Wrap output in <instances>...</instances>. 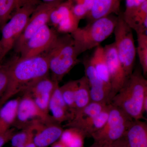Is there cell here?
I'll return each instance as SVG.
<instances>
[{"label": "cell", "mask_w": 147, "mask_h": 147, "mask_svg": "<svg viewBox=\"0 0 147 147\" xmlns=\"http://www.w3.org/2000/svg\"><path fill=\"white\" fill-rule=\"evenodd\" d=\"M8 63V84L0 99V108L32 82L48 75L50 71L48 59L44 53L32 57H20Z\"/></svg>", "instance_id": "cell-1"}, {"label": "cell", "mask_w": 147, "mask_h": 147, "mask_svg": "<svg viewBox=\"0 0 147 147\" xmlns=\"http://www.w3.org/2000/svg\"><path fill=\"white\" fill-rule=\"evenodd\" d=\"M147 94V80L140 70H135L127 77L110 104L119 108L133 120H146L143 102Z\"/></svg>", "instance_id": "cell-2"}, {"label": "cell", "mask_w": 147, "mask_h": 147, "mask_svg": "<svg viewBox=\"0 0 147 147\" xmlns=\"http://www.w3.org/2000/svg\"><path fill=\"white\" fill-rule=\"evenodd\" d=\"M58 37L57 41L45 52L52 78L59 83L79 62V55L70 34Z\"/></svg>", "instance_id": "cell-3"}, {"label": "cell", "mask_w": 147, "mask_h": 147, "mask_svg": "<svg viewBox=\"0 0 147 147\" xmlns=\"http://www.w3.org/2000/svg\"><path fill=\"white\" fill-rule=\"evenodd\" d=\"M117 16L113 14L89 22L78 28L70 35L78 54L96 48L114 32Z\"/></svg>", "instance_id": "cell-4"}, {"label": "cell", "mask_w": 147, "mask_h": 147, "mask_svg": "<svg viewBox=\"0 0 147 147\" xmlns=\"http://www.w3.org/2000/svg\"><path fill=\"white\" fill-rule=\"evenodd\" d=\"M42 2L40 0H20L18 7L1 29L0 60L1 61L7 54L14 47L30 16L37 6Z\"/></svg>", "instance_id": "cell-5"}, {"label": "cell", "mask_w": 147, "mask_h": 147, "mask_svg": "<svg viewBox=\"0 0 147 147\" xmlns=\"http://www.w3.org/2000/svg\"><path fill=\"white\" fill-rule=\"evenodd\" d=\"M132 30L124 20L122 13H120L113 32L115 36L114 43L127 77L133 72L137 55Z\"/></svg>", "instance_id": "cell-6"}, {"label": "cell", "mask_w": 147, "mask_h": 147, "mask_svg": "<svg viewBox=\"0 0 147 147\" xmlns=\"http://www.w3.org/2000/svg\"><path fill=\"white\" fill-rule=\"evenodd\" d=\"M110 104L108 121L101 129L93 134L94 142L110 145L121 139L129 124L133 120L119 108Z\"/></svg>", "instance_id": "cell-7"}, {"label": "cell", "mask_w": 147, "mask_h": 147, "mask_svg": "<svg viewBox=\"0 0 147 147\" xmlns=\"http://www.w3.org/2000/svg\"><path fill=\"white\" fill-rule=\"evenodd\" d=\"M37 122L47 123L57 122L52 116L41 110L30 96L24 94L20 98L16 119L13 124L25 129Z\"/></svg>", "instance_id": "cell-8"}, {"label": "cell", "mask_w": 147, "mask_h": 147, "mask_svg": "<svg viewBox=\"0 0 147 147\" xmlns=\"http://www.w3.org/2000/svg\"><path fill=\"white\" fill-rule=\"evenodd\" d=\"M58 33L48 24L42 27L26 42L18 53L21 58L36 57L43 54L52 47L57 39Z\"/></svg>", "instance_id": "cell-9"}, {"label": "cell", "mask_w": 147, "mask_h": 147, "mask_svg": "<svg viewBox=\"0 0 147 147\" xmlns=\"http://www.w3.org/2000/svg\"><path fill=\"white\" fill-rule=\"evenodd\" d=\"M61 2H42L37 6L30 16L25 29L14 45L13 48L16 52L18 53L22 46L32 36L42 27L48 24L50 13L55 7Z\"/></svg>", "instance_id": "cell-10"}, {"label": "cell", "mask_w": 147, "mask_h": 147, "mask_svg": "<svg viewBox=\"0 0 147 147\" xmlns=\"http://www.w3.org/2000/svg\"><path fill=\"white\" fill-rule=\"evenodd\" d=\"M73 2L65 0L55 7L50 16L49 22L57 33L70 34L79 28V22L71 11Z\"/></svg>", "instance_id": "cell-11"}, {"label": "cell", "mask_w": 147, "mask_h": 147, "mask_svg": "<svg viewBox=\"0 0 147 147\" xmlns=\"http://www.w3.org/2000/svg\"><path fill=\"white\" fill-rule=\"evenodd\" d=\"M58 85L59 83L47 75L29 84L23 92L30 96L41 110L49 114L50 98Z\"/></svg>", "instance_id": "cell-12"}, {"label": "cell", "mask_w": 147, "mask_h": 147, "mask_svg": "<svg viewBox=\"0 0 147 147\" xmlns=\"http://www.w3.org/2000/svg\"><path fill=\"white\" fill-rule=\"evenodd\" d=\"M103 47L112 88L110 103L113 97L123 87L128 77L119 59L114 42Z\"/></svg>", "instance_id": "cell-13"}, {"label": "cell", "mask_w": 147, "mask_h": 147, "mask_svg": "<svg viewBox=\"0 0 147 147\" xmlns=\"http://www.w3.org/2000/svg\"><path fill=\"white\" fill-rule=\"evenodd\" d=\"M33 129V141L36 147H47L60 138L63 129L57 122H38L31 125Z\"/></svg>", "instance_id": "cell-14"}, {"label": "cell", "mask_w": 147, "mask_h": 147, "mask_svg": "<svg viewBox=\"0 0 147 147\" xmlns=\"http://www.w3.org/2000/svg\"><path fill=\"white\" fill-rule=\"evenodd\" d=\"M84 65L85 76L89 84L92 102L110 104L109 95L90 59L84 61Z\"/></svg>", "instance_id": "cell-15"}, {"label": "cell", "mask_w": 147, "mask_h": 147, "mask_svg": "<svg viewBox=\"0 0 147 147\" xmlns=\"http://www.w3.org/2000/svg\"><path fill=\"white\" fill-rule=\"evenodd\" d=\"M128 147H147V124L133 120L121 138Z\"/></svg>", "instance_id": "cell-16"}, {"label": "cell", "mask_w": 147, "mask_h": 147, "mask_svg": "<svg viewBox=\"0 0 147 147\" xmlns=\"http://www.w3.org/2000/svg\"><path fill=\"white\" fill-rule=\"evenodd\" d=\"M108 104L102 102H91L76 113L73 118L65 125L67 127H75L83 131L93 119L100 113Z\"/></svg>", "instance_id": "cell-17"}, {"label": "cell", "mask_w": 147, "mask_h": 147, "mask_svg": "<svg viewBox=\"0 0 147 147\" xmlns=\"http://www.w3.org/2000/svg\"><path fill=\"white\" fill-rule=\"evenodd\" d=\"M49 111L57 123L61 124L69 121L73 118V115L64 100L59 85L56 87L50 98Z\"/></svg>", "instance_id": "cell-18"}, {"label": "cell", "mask_w": 147, "mask_h": 147, "mask_svg": "<svg viewBox=\"0 0 147 147\" xmlns=\"http://www.w3.org/2000/svg\"><path fill=\"white\" fill-rule=\"evenodd\" d=\"M90 60L94 66L98 75L104 84L105 89L109 95L110 103L112 88L104 47L100 45L96 47L93 54L90 58Z\"/></svg>", "instance_id": "cell-19"}, {"label": "cell", "mask_w": 147, "mask_h": 147, "mask_svg": "<svg viewBox=\"0 0 147 147\" xmlns=\"http://www.w3.org/2000/svg\"><path fill=\"white\" fill-rule=\"evenodd\" d=\"M121 0H94L91 10L87 16L89 22L102 17L120 13Z\"/></svg>", "instance_id": "cell-20"}, {"label": "cell", "mask_w": 147, "mask_h": 147, "mask_svg": "<svg viewBox=\"0 0 147 147\" xmlns=\"http://www.w3.org/2000/svg\"><path fill=\"white\" fill-rule=\"evenodd\" d=\"M20 99H10L0 108V134L7 132L14 123Z\"/></svg>", "instance_id": "cell-21"}, {"label": "cell", "mask_w": 147, "mask_h": 147, "mask_svg": "<svg viewBox=\"0 0 147 147\" xmlns=\"http://www.w3.org/2000/svg\"><path fill=\"white\" fill-rule=\"evenodd\" d=\"M78 87L75 98L74 115L92 102L89 84L86 77L83 76L78 79Z\"/></svg>", "instance_id": "cell-22"}, {"label": "cell", "mask_w": 147, "mask_h": 147, "mask_svg": "<svg viewBox=\"0 0 147 147\" xmlns=\"http://www.w3.org/2000/svg\"><path fill=\"white\" fill-rule=\"evenodd\" d=\"M85 133L81 129L69 127L63 130L59 141L66 147H85Z\"/></svg>", "instance_id": "cell-23"}, {"label": "cell", "mask_w": 147, "mask_h": 147, "mask_svg": "<svg viewBox=\"0 0 147 147\" xmlns=\"http://www.w3.org/2000/svg\"><path fill=\"white\" fill-rule=\"evenodd\" d=\"M78 82V80L69 81L60 87L63 98L73 115V117L75 114V98Z\"/></svg>", "instance_id": "cell-24"}, {"label": "cell", "mask_w": 147, "mask_h": 147, "mask_svg": "<svg viewBox=\"0 0 147 147\" xmlns=\"http://www.w3.org/2000/svg\"><path fill=\"white\" fill-rule=\"evenodd\" d=\"M110 106V104L106 105L105 108L95 117L83 130L86 137H91L92 134L100 130L104 126L109 117Z\"/></svg>", "instance_id": "cell-25"}, {"label": "cell", "mask_w": 147, "mask_h": 147, "mask_svg": "<svg viewBox=\"0 0 147 147\" xmlns=\"http://www.w3.org/2000/svg\"><path fill=\"white\" fill-rule=\"evenodd\" d=\"M19 3L20 0H0V30L13 15Z\"/></svg>", "instance_id": "cell-26"}, {"label": "cell", "mask_w": 147, "mask_h": 147, "mask_svg": "<svg viewBox=\"0 0 147 147\" xmlns=\"http://www.w3.org/2000/svg\"><path fill=\"white\" fill-rule=\"evenodd\" d=\"M137 53L142 67L143 73L147 74V33L137 34Z\"/></svg>", "instance_id": "cell-27"}, {"label": "cell", "mask_w": 147, "mask_h": 147, "mask_svg": "<svg viewBox=\"0 0 147 147\" xmlns=\"http://www.w3.org/2000/svg\"><path fill=\"white\" fill-rule=\"evenodd\" d=\"M34 134L33 129L31 126L12 135L10 141L12 147L25 145L32 135Z\"/></svg>", "instance_id": "cell-28"}, {"label": "cell", "mask_w": 147, "mask_h": 147, "mask_svg": "<svg viewBox=\"0 0 147 147\" xmlns=\"http://www.w3.org/2000/svg\"><path fill=\"white\" fill-rule=\"evenodd\" d=\"M9 63L0 65V99L5 92L9 78Z\"/></svg>", "instance_id": "cell-29"}, {"label": "cell", "mask_w": 147, "mask_h": 147, "mask_svg": "<svg viewBox=\"0 0 147 147\" xmlns=\"http://www.w3.org/2000/svg\"><path fill=\"white\" fill-rule=\"evenodd\" d=\"M71 11L74 15L79 21L86 18L89 13V11L87 7L82 4L73 3Z\"/></svg>", "instance_id": "cell-30"}, {"label": "cell", "mask_w": 147, "mask_h": 147, "mask_svg": "<svg viewBox=\"0 0 147 147\" xmlns=\"http://www.w3.org/2000/svg\"><path fill=\"white\" fill-rule=\"evenodd\" d=\"M14 129H10L7 132L0 134V147H2L6 143L10 141L12 135L14 134Z\"/></svg>", "instance_id": "cell-31"}, {"label": "cell", "mask_w": 147, "mask_h": 147, "mask_svg": "<svg viewBox=\"0 0 147 147\" xmlns=\"http://www.w3.org/2000/svg\"><path fill=\"white\" fill-rule=\"evenodd\" d=\"M71 1L74 3L82 4L84 5L88 9L89 11V13L91 10L94 2V0H71Z\"/></svg>", "instance_id": "cell-32"}, {"label": "cell", "mask_w": 147, "mask_h": 147, "mask_svg": "<svg viewBox=\"0 0 147 147\" xmlns=\"http://www.w3.org/2000/svg\"><path fill=\"white\" fill-rule=\"evenodd\" d=\"M111 147H128L123 140L121 139L111 144Z\"/></svg>", "instance_id": "cell-33"}, {"label": "cell", "mask_w": 147, "mask_h": 147, "mask_svg": "<svg viewBox=\"0 0 147 147\" xmlns=\"http://www.w3.org/2000/svg\"><path fill=\"white\" fill-rule=\"evenodd\" d=\"M34 134L32 135L24 146V147H36L33 141Z\"/></svg>", "instance_id": "cell-34"}, {"label": "cell", "mask_w": 147, "mask_h": 147, "mask_svg": "<svg viewBox=\"0 0 147 147\" xmlns=\"http://www.w3.org/2000/svg\"><path fill=\"white\" fill-rule=\"evenodd\" d=\"M143 110L144 113H147V94L145 96L143 102Z\"/></svg>", "instance_id": "cell-35"}, {"label": "cell", "mask_w": 147, "mask_h": 147, "mask_svg": "<svg viewBox=\"0 0 147 147\" xmlns=\"http://www.w3.org/2000/svg\"><path fill=\"white\" fill-rule=\"evenodd\" d=\"M90 147H111V144L102 145L94 142V144Z\"/></svg>", "instance_id": "cell-36"}, {"label": "cell", "mask_w": 147, "mask_h": 147, "mask_svg": "<svg viewBox=\"0 0 147 147\" xmlns=\"http://www.w3.org/2000/svg\"><path fill=\"white\" fill-rule=\"evenodd\" d=\"M52 147H66L59 140L52 145Z\"/></svg>", "instance_id": "cell-37"}, {"label": "cell", "mask_w": 147, "mask_h": 147, "mask_svg": "<svg viewBox=\"0 0 147 147\" xmlns=\"http://www.w3.org/2000/svg\"><path fill=\"white\" fill-rule=\"evenodd\" d=\"M41 2L45 3H53L63 1L65 0H40Z\"/></svg>", "instance_id": "cell-38"}, {"label": "cell", "mask_w": 147, "mask_h": 147, "mask_svg": "<svg viewBox=\"0 0 147 147\" xmlns=\"http://www.w3.org/2000/svg\"><path fill=\"white\" fill-rule=\"evenodd\" d=\"M24 146H25V145H21V146H18L16 147H24Z\"/></svg>", "instance_id": "cell-39"}, {"label": "cell", "mask_w": 147, "mask_h": 147, "mask_svg": "<svg viewBox=\"0 0 147 147\" xmlns=\"http://www.w3.org/2000/svg\"><path fill=\"white\" fill-rule=\"evenodd\" d=\"M1 60H0V63H1Z\"/></svg>", "instance_id": "cell-40"}]
</instances>
